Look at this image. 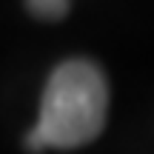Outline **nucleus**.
Wrapping results in <instances>:
<instances>
[{
    "instance_id": "nucleus-1",
    "label": "nucleus",
    "mask_w": 154,
    "mask_h": 154,
    "mask_svg": "<svg viewBox=\"0 0 154 154\" xmlns=\"http://www.w3.org/2000/svg\"><path fill=\"white\" fill-rule=\"evenodd\" d=\"M109 114V83L91 60H66L51 72L40 100L37 126L26 134L29 151L77 149L100 137Z\"/></svg>"
},
{
    "instance_id": "nucleus-2",
    "label": "nucleus",
    "mask_w": 154,
    "mask_h": 154,
    "mask_svg": "<svg viewBox=\"0 0 154 154\" xmlns=\"http://www.w3.org/2000/svg\"><path fill=\"white\" fill-rule=\"evenodd\" d=\"M26 6L40 20H60L69 11V0H26Z\"/></svg>"
}]
</instances>
